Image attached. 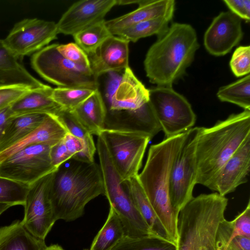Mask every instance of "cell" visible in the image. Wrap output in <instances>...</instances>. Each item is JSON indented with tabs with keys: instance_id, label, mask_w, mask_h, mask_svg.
I'll return each mask as SVG.
<instances>
[{
	"instance_id": "6da1fadb",
	"label": "cell",
	"mask_w": 250,
	"mask_h": 250,
	"mask_svg": "<svg viewBox=\"0 0 250 250\" xmlns=\"http://www.w3.org/2000/svg\"><path fill=\"white\" fill-rule=\"evenodd\" d=\"M104 194L100 167L94 161L71 158L53 172L49 196L56 221L79 218L89 202Z\"/></svg>"
},
{
	"instance_id": "7a4b0ae2",
	"label": "cell",
	"mask_w": 250,
	"mask_h": 250,
	"mask_svg": "<svg viewBox=\"0 0 250 250\" xmlns=\"http://www.w3.org/2000/svg\"><path fill=\"white\" fill-rule=\"evenodd\" d=\"M250 135V110L200 127L196 148V184L210 188L220 170Z\"/></svg>"
},
{
	"instance_id": "3957f363",
	"label": "cell",
	"mask_w": 250,
	"mask_h": 250,
	"mask_svg": "<svg viewBox=\"0 0 250 250\" xmlns=\"http://www.w3.org/2000/svg\"><path fill=\"white\" fill-rule=\"evenodd\" d=\"M199 46L192 26L173 23L146 53L144 67L150 83L157 86L172 87L186 74Z\"/></svg>"
},
{
	"instance_id": "277c9868",
	"label": "cell",
	"mask_w": 250,
	"mask_h": 250,
	"mask_svg": "<svg viewBox=\"0 0 250 250\" xmlns=\"http://www.w3.org/2000/svg\"><path fill=\"white\" fill-rule=\"evenodd\" d=\"M104 103V129L138 132L151 139L162 130L149 103V89L129 66L111 99Z\"/></svg>"
},
{
	"instance_id": "5b68a950",
	"label": "cell",
	"mask_w": 250,
	"mask_h": 250,
	"mask_svg": "<svg viewBox=\"0 0 250 250\" xmlns=\"http://www.w3.org/2000/svg\"><path fill=\"white\" fill-rule=\"evenodd\" d=\"M186 132L165 138L162 142L151 145L145 165L137 176L157 216L176 244L178 218L173 211L170 202V177L174 161Z\"/></svg>"
},
{
	"instance_id": "8992f818",
	"label": "cell",
	"mask_w": 250,
	"mask_h": 250,
	"mask_svg": "<svg viewBox=\"0 0 250 250\" xmlns=\"http://www.w3.org/2000/svg\"><path fill=\"white\" fill-rule=\"evenodd\" d=\"M228 199L217 192L193 197L180 210L177 250H215L220 223L224 220Z\"/></svg>"
},
{
	"instance_id": "52a82bcc",
	"label": "cell",
	"mask_w": 250,
	"mask_h": 250,
	"mask_svg": "<svg viewBox=\"0 0 250 250\" xmlns=\"http://www.w3.org/2000/svg\"><path fill=\"white\" fill-rule=\"evenodd\" d=\"M96 150L104 194L123 225L125 236L132 237L154 234L135 206L125 181L114 167L103 139L98 136Z\"/></svg>"
},
{
	"instance_id": "ba28073f",
	"label": "cell",
	"mask_w": 250,
	"mask_h": 250,
	"mask_svg": "<svg viewBox=\"0 0 250 250\" xmlns=\"http://www.w3.org/2000/svg\"><path fill=\"white\" fill-rule=\"evenodd\" d=\"M57 46V44L47 45L32 55L30 62L34 71L58 87L98 89V79L91 69L64 58Z\"/></svg>"
},
{
	"instance_id": "9c48e42d",
	"label": "cell",
	"mask_w": 250,
	"mask_h": 250,
	"mask_svg": "<svg viewBox=\"0 0 250 250\" xmlns=\"http://www.w3.org/2000/svg\"><path fill=\"white\" fill-rule=\"evenodd\" d=\"M200 129V127H194L186 132L171 168L169 195L177 218L181 209L193 197L197 175L196 148Z\"/></svg>"
},
{
	"instance_id": "30bf717a",
	"label": "cell",
	"mask_w": 250,
	"mask_h": 250,
	"mask_svg": "<svg viewBox=\"0 0 250 250\" xmlns=\"http://www.w3.org/2000/svg\"><path fill=\"white\" fill-rule=\"evenodd\" d=\"M148 89L149 103L165 138L192 128L196 116L185 97L172 87L157 86Z\"/></svg>"
},
{
	"instance_id": "8fae6325",
	"label": "cell",
	"mask_w": 250,
	"mask_h": 250,
	"mask_svg": "<svg viewBox=\"0 0 250 250\" xmlns=\"http://www.w3.org/2000/svg\"><path fill=\"white\" fill-rule=\"evenodd\" d=\"M99 136L123 181L138 176L150 138L135 132L107 129Z\"/></svg>"
},
{
	"instance_id": "7c38bea8",
	"label": "cell",
	"mask_w": 250,
	"mask_h": 250,
	"mask_svg": "<svg viewBox=\"0 0 250 250\" xmlns=\"http://www.w3.org/2000/svg\"><path fill=\"white\" fill-rule=\"evenodd\" d=\"M51 146H26L0 162V177L29 186L57 168L50 158Z\"/></svg>"
},
{
	"instance_id": "4fadbf2b",
	"label": "cell",
	"mask_w": 250,
	"mask_h": 250,
	"mask_svg": "<svg viewBox=\"0 0 250 250\" xmlns=\"http://www.w3.org/2000/svg\"><path fill=\"white\" fill-rule=\"evenodd\" d=\"M58 34L54 21L26 18L15 23L2 41L5 47L19 59L45 47L57 38Z\"/></svg>"
},
{
	"instance_id": "5bb4252c",
	"label": "cell",
	"mask_w": 250,
	"mask_h": 250,
	"mask_svg": "<svg viewBox=\"0 0 250 250\" xmlns=\"http://www.w3.org/2000/svg\"><path fill=\"white\" fill-rule=\"evenodd\" d=\"M53 172L29 186L21 221L29 233L43 240L56 221L49 196Z\"/></svg>"
},
{
	"instance_id": "9a60e30c",
	"label": "cell",
	"mask_w": 250,
	"mask_h": 250,
	"mask_svg": "<svg viewBox=\"0 0 250 250\" xmlns=\"http://www.w3.org/2000/svg\"><path fill=\"white\" fill-rule=\"evenodd\" d=\"M117 5V0H82L73 3L57 24L58 34L74 36L105 21L106 14Z\"/></svg>"
},
{
	"instance_id": "2e32d148",
	"label": "cell",
	"mask_w": 250,
	"mask_h": 250,
	"mask_svg": "<svg viewBox=\"0 0 250 250\" xmlns=\"http://www.w3.org/2000/svg\"><path fill=\"white\" fill-rule=\"evenodd\" d=\"M243 36L241 19L230 11L222 12L206 30L204 43L209 54L221 56L229 53Z\"/></svg>"
},
{
	"instance_id": "e0dca14e",
	"label": "cell",
	"mask_w": 250,
	"mask_h": 250,
	"mask_svg": "<svg viewBox=\"0 0 250 250\" xmlns=\"http://www.w3.org/2000/svg\"><path fill=\"white\" fill-rule=\"evenodd\" d=\"M250 170V135L223 166L210 189L225 196L248 180Z\"/></svg>"
},
{
	"instance_id": "ac0fdd59",
	"label": "cell",
	"mask_w": 250,
	"mask_h": 250,
	"mask_svg": "<svg viewBox=\"0 0 250 250\" xmlns=\"http://www.w3.org/2000/svg\"><path fill=\"white\" fill-rule=\"evenodd\" d=\"M129 42L115 36L107 38L88 58L91 70L98 78L111 72H120L129 66Z\"/></svg>"
},
{
	"instance_id": "d6986e66",
	"label": "cell",
	"mask_w": 250,
	"mask_h": 250,
	"mask_svg": "<svg viewBox=\"0 0 250 250\" xmlns=\"http://www.w3.org/2000/svg\"><path fill=\"white\" fill-rule=\"evenodd\" d=\"M136 10L116 18L105 21L109 32L118 35L123 30L136 23L157 18L172 20L175 11L174 0H139Z\"/></svg>"
},
{
	"instance_id": "ffe728a7",
	"label": "cell",
	"mask_w": 250,
	"mask_h": 250,
	"mask_svg": "<svg viewBox=\"0 0 250 250\" xmlns=\"http://www.w3.org/2000/svg\"><path fill=\"white\" fill-rule=\"evenodd\" d=\"M67 133L56 116L45 114L42 123L30 134L0 153V162L29 146L44 144L51 146L63 138Z\"/></svg>"
},
{
	"instance_id": "44dd1931",
	"label": "cell",
	"mask_w": 250,
	"mask_h": 250,
	"mask_svg": "<svg viewBox=\"0 0 250 250\" xmlns=\"http://www.w3.org/2000/svg\"><path fill=\"white\" fill-rule=\"evenodd\" d=\"M47 85L32 76L0 39V88L19 86L33 90Z\"/></svg>"
},
{
	"instance_id": "7402d4cb",
	"label": "cell",
	"mask_w": 250,
	"mask_h": 250,
	"mask_svg": "<svg viewBox=\"0 0 250 250\" xmlns=\"http://www.w3.org/2000/svg\"><path fill=\"white\" fill-rule=\"evenodd\" d=\"M49 85L31 90L10 105L12 116L30 114L56 115L62 108L51 98Z\"/></svg>"
},
{
	"instance_id": "603a6c76",
	"label": "cell",
	"mask_w": 250,
	"mask_h": 250,
	"mask_svg": "<svg viewBox=\"0 0 250 250\" xmlns=\"http://www.w3.org/2000/svg\"><path fill=\"white\" fill-rule=\"evenodd\" d=\"M71 112L91 135L99 136L104 130L105 107L99 89Z\"/></svg>"
},
{
	"instance_id": "cb8c5ba5",
	"label": "cell",
	"mask_w": 250,
	"mask_h": 250,
	"mask_svg": "<svg viewBox=\"0 0 250 250\" xmlns=\"http://www.w3.org/2000/svg\"><path fill=\"white\" fill-rule=\"evenodd\" d=\"M46 247L44 240L32 235L21 221L0 227V250H44Z\"/></svg>"
},
{
	"instance_id": "d4e9b609",
	"label": "cell",
	"mask_w": 250,
	"mask_h": 250,
	"mask_svg": "<svg viewBox=\"0 0 250 250\" xmlns=\"http://www.w3.org/2000/svg\"><path fill=\"white\" fill-rule=\"evenodd\" d=\"M125 182L135 206L152 232L155 235L173 242L148 201L137 176Z\"/></svg>"
},
{
	"instance_id": "484cf974",
	"label": "cell",
	"mask_w": 250,
	"mask_h": 250,
	"mask_svg": "<svg viewBox=\"0 0 250 250\" xmlns=\"http://www.w3.org/2000/svg\"><path fill=\"white\" fill-rule=\"evenodd\" d=\"M45 115L30 114L12 116L8 121L0 140V153L30 134L42 123Z\"/></svg>"
},
{
	"instance_id": "4316f807",
	"label": "cell",
	"mask_w": 250,
	"mask_h": 250,
	"mask_svg": "<svg viewBox=\"0 0 250 250\" xmlns=\"http://www.w3.org/2000/svg\"><path fill=\"white\" fill-rule=\"evenodd\" d=\"M55 116L63 125L67 133L79 138L84 144L83 152L78 158L74 159L86 162H94L96 146L92 135L85 129L71 111L61 109Z\"/></svg>"
},
{
	"instance_id": "83f0119b",
	"label": "cell",
	"mask_w": 250,
	"mask_h": 250,
	"mask_svg": "<svg viewBox=\"0 0 250 250\" xmlns=\"http://www.w3.org/2000/svg\"><path fill=\"white\" fill-rule=\"evenodd\" d=\"M124 236L122 222L113 208L110 207L107 218L95 237L89 250H110Z\"/></svg>"
},
{
	"instance_id": "f1b7e54d",
	"label": "cell",
	"mask_w": 250,
	"mask_h": 250,
	"mask_svg": "<svg viewBox=\"0 0 250 250\" xmlns=\"http://www.w3.org/2000/svg\"><path fill=\"white\" fill-rule=\"evenodd\" d=\"M110 250H177V246L156 235L138 237L125 235Z\"/></svg>"
},
{
	"instance_id": "f546056e",
	"label": "cell",
	"mask_w": 250,
	"mask_h": 250,
	"mask_svg": "<svg viewBox=\"0 0 250 250\" xmlns=\"http://www.w3.org/2000/svg\"><path fill=\"white\" fill-rule=\"evenodd\" d=\"M170 21L162 18L144 21L123 30L117 36L129 42H134L141 38L154 35L159 37L167 31Z\"/></svg>"
},
{
	"instance_id": "4dcf8cb0",
	"label": "cell",
	"mask_w": 250,
	"mask_h": 250,
	"mask_svg": "<svg viewBox=\"0 0 250 250\" xmlns=\"http://www.w3.org/2000/svg\"><path fill=\"white\" fill-rule=\"evenodd\" d=\"M222 102L230 103L250 110V75L220 87L217 92Z\"/></svg>"
},
{
	"instance_id": "1f68e13d",
	"label": "cell",
	"mask_w": 250,
	"mask_h": 250,
	"mask_svg": "<svg viewBox=\"0 0 250 250\" xmlns=\"http://www.w3.org/2000/svg\"><path fill=\"white\" fill-rule=\"evenodd\" d=\"M105 21L89 26L73 36L75 43L88 56L94 53L107 38L112 36L106 27Z\"/></svg>"
},
{
	"instance_id": "d6a6232c",
	"label": "cell",
	"mask_w": 250,
	"mask_h": 250,
	"mask_svg": "<svg viewBox=\"0 0 250 250\" xmlns=\"http://www.w3.org/2000/svg\"><path fill=\"white\" fill-rule=\"evenodd\" d=\"M95 90L87 88L58 87L52 89L50 96L62 109L71 111Z\"/></svg>"
},
{
	"instance_id": "836d02e7",
	"label": "cell",
	"mask_w": 250,
	"mask_h": 250,
	"mask_svg": "<svg viewBox=\"0 0 250 250\" xmlns=\"http://www.w3.org/2000/svg\"><path fill=\"white\" fill-rule=\"evenodd\" d=\"M29 186L0 177V204L24 206Z\"/></svg>"
},
{
	"instance_id": "e575fe53",
	"label": "cell",
	"mask_w": 250,
	"mask_h": 250,
	"mask_svg": "<svg viewBox=\"0 0 250 250\" xmlns=\"http://www.w3.org/2000/svg\"><path fill=\"white\" fill-rule=\"evenodd\" d=\"M231 70L236 77L248 75L250 72V46H240L234 51L229 62Z\"/></svg>"
},
{
	"instance_id": "d590c367",
	"label": "cell",
	"mask_w": 250,
	"mask_h": 250,
	"mask_svg": "<svg viewBox=\"0 0 250 250\" xmlns=\"http://www.w3.org/2000/svg\"><path fill=\"white\" fill-rule=\"evenodd\" d=\"M57 48L65 59L76 64L91 69L88 55L75 42L65 44H57Z\"/></svg>"
},
{
	"instance_id": "8d00e7d4",
	"label": "cell",
	"mask_w": 250,
	"mask_h": 250,
	"mask_svg": "<svg viewBox=\"0 0 250 250\" xmlns=\"http://www.w3.org/2000/svg\"><path fill=\"white\" fill-rule=\"evenodd\" d=\"M233 237L241 236L250 239V202L245 209L231 221Z\"/></svg>"
},
{
	"instance_id": "74e56055",
	"label": "cell",
	"mask_w": 250,
	"mask_h": 250,
	"mask_svg": "<svg viewBox=\"0 0 250 250\" xmlns=\"http://www.w3.org/2000/svg\"><path fill=\"white\" fill-rule=\"evenodd\" d=\"M30 90L29 88L19 86L0 88V110L10 105Z\"/></svg>"
},
{
	"instance_id": "f35d334b",
	"label": "cell",
	"mask_w": 250,
	"mask_h": 250,
	"mask_svg": "<svg viewBox=\"0 0 250 250\" xmlns=\"http://www.w3.org/2000/svg\"><path fill=\"white\" fill-rule=\"evenodd\" d=\"M50 158L52 166L56 168L72 158L64 144L63 138L50 147Z\"/></svg>"
},
{
	"instance_id": "ab89813d",
	"label": "cell",
	"mask_w": 250,
	"mask_h": 250,
	"mask_svg": "<svg viewBox=\"0 0 250 250\" xmlns=\"http://www.w3.org/2000/svg\"><path fill=\"white\" fill-rule=\"evenodd\" d=\"M223 2L234 15L249 22L250 20V0H224Z\"/></svg>"
},
{
	"instance_id": "60d3db41",
	"label": "cell",
	"mask_w": 250,
	"mask_h": 250,
	"mask_svg": "<svg viewBox=\"0 0 250 250\" xmlns=\"http://www.w3.org/2000/svg\"><path fill=\"white\" fill-rule=\"evenodd\" d=\"M63 141L67 149L72 156V158L76 159L83 152L84 144L82 140L76 137L67 133L63 137Z\"/></svg>"
},
{
	"instance_id": "b9f144b4",
	"label": "cell",
	"mask_w": 250,
	"mask_h": 250,
	"mask_svg": "<svg viewBox=\"0 0 250 250\" xmlns=\"http://www.w3.org/2000/svg\"><path fill=\"white\" fill-rule=\"evenodd\" d=\"M119 72H111L109 74L104 97L103 98L104 102L108 101L115 93L122 80V75L119 74Z\"/></svg>"
},
{
	"instance_id": "7bdbcfd3",
	"label": "cell",
	"mask_w": 250,
	"mask_h": 250,
	"mask_svg": "<svg viewBox=\"0 0 250 250\" xmlns=\"http://www.w3.org/2000/svg\"><path fill=\"white\" fill-rule=\"evenodd\" d=\"M223 250H250V239L235 236L228 242Z\"/></svg>"
},
{
	"instance_id": "ee69618b",
	"label": "cell",
	"mask_w": 250,
	"mask_h": 250,
	"mask_svg": "<svg viewBox=\"0 0 250 250\" xmlns=\"http://www.w3.org/2000/svg\"><path fill=\"white\" fill-rule=\"evenodd\" d=\"M12 117L10 105L0 110V140L8 122Z\"/></svg>"
},
{
	"instance_id": "f6af8a7d",
	"label": "cell",
	"mask_w": 250,
	"mask_h": 250,
	"mask_svg": "<svg viewBox=\"0 0 250 250\" xmlns=\"http://www.w3.org/2000/svg\"><path fill=\"white\" fill-rule=\"evenodd\" d=\"M44 250H64L58 244L51 245L46 246Z\"/></svg>"
},
{
	"instance_id": "bcb514c9",
	"label": "cell",
	"mask_w": 250,
	"mask_h": 250,
	"mask_svg": "<svg viewBox=\"0 0 250 250\" xmlns=\"http://www.w3.org/2000/svg\"><path fill=\"white\" fill-rule=\"evenodd\" d=\"M10 207H11L9 205L0 204V215Z\"/></svg>"
},
{
	"instance_id": "7dc6e473",
	"label": "cell",
	"mask_w": 250,
	"mask_h": 250,
	"mask_svg": "<svg viewBox=\"0 0 250 250\" xmlns=\"http://www.w3.org/2000/svg\"></svg>"
}]
</instances>
